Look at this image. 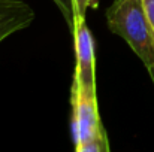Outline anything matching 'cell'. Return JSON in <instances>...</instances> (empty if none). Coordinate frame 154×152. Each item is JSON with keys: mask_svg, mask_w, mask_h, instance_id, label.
<instances>
[{"mask_svg": "<svg viewBox=\"0 0 154 152\" xmlns=\"http://www.w3.org/2000/svg\"><path fill=\"white\" fill-rule=\"evenodd\" d=\"M108 27L127 42L150 75L154 73V30L142 0H115L106 9Z\"/></svg>", "mask_w": 154, "mask_h": 152, "instance_id": "cell-1", "label": "cell"}, {"mask_svg": "<svg viewBox=\"0 0 154 152\" xmlns=\"http://www.w3.org/2000/svg\"><path fill=\"white\" fill-rule=\"evenodd\" d=\"M72 139L76 152H108L109 143L103 130L97 96L85 94L72 82Z\"/></svg>", "mask_w": 154, "mask_h": 152, "instance_id": "cell-2", "label": "cell"}, {"mask_svg": "<svg viewBox=\"0 0 154 152\" xmlns=\"http://www.w3.org/2000/svg\"><path fill=\"white\" fill-rule=\"evenodd\" d=\"M75 43V72L73 82L79 90L90 96L96 93V72H94V40L85 22V18H76L73 25Z\"/></svg>", "mask_w": 154, "mask_h": 152, "instance_id": "cell-3", "label": "cell"}, {"mask_svg": "<svg viewBox=\"0 0 154 152\" xmlns=\"http://www.w3.org/2000/svg\"><path fill=\"white\" fill-rule=\"evenodd\" d=\"M35 10L23 0H0V42L11 34L29 27Z\"/></svg>", "mask_w": 154, "mask_h": 152, "instance_id": "cell-4", "label": "cell"}, {"mask_svg": "<svg viewBox=\"0 0 154 152\" xmlns=\"http://www.w3.org/2000/svg\"><path fill=\"white\" fill-rule=\"evenodd\" d=\"M57 7L60 9L67 27L70 28V31L73 30L75 25V6H73V0H52Z\"/></svg>", "mask_w": 154, "mask_h": 152, "instance_id": "cell-5", "label": "cell"}, {"mask_svg": "<svg viewBox=\"0 0 154 152\" xmlns=\"http://www.w3.org/2000/svg\"><path fill=\"white\" fill-rule=\"evenodd\" d=\"M73 6H75V19L85 18L87 9L90 6V0H73Z\"/></svg>", "mask_w": 154, "mask_h": 152, "instance_id": "cell-6", "label": "cell"}, {"mask_svg": "<svg viewBox=\"0 0 154 152\" xmlns=\"http://www.w3.org/2000/svg\"><path fill=\"white\" fill-rule=\"evenodd\" d=\"M144 3V7H145V13L148 16V21L151 24L154 30V0H142Z\"/></svg>", "mask_w": 154, "mask_h": 152, "instance_id": "cell-7", "label": "cell"}, {"mask_svg": "<svg viewBox=\"0 0 154 152\" xmlns=\"http://www.w3.org/2000/svg\"><path fill=\"white\" fill-rule=\"evenodd\" d=\"M151 78H153V79H154V73H153V75H151Z\"/></svg>", "mask_w": 154, "mask_h": 152, "instance_id": "cell-8", "label": "cell"}]
</instances>
